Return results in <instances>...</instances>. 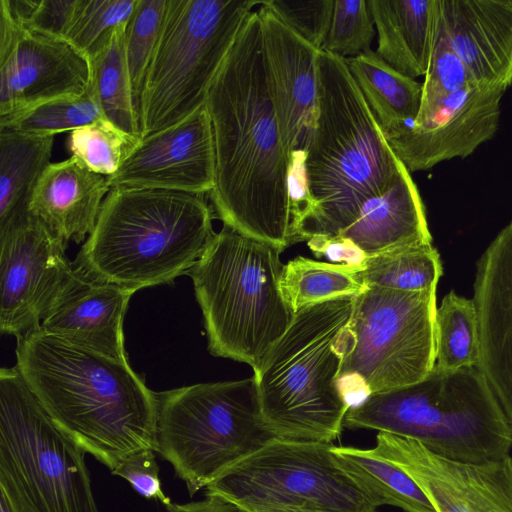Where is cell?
<instances>
[{"label":"cell","instance_id":"1","mask_svg":"<svg viewBox=\"0 0 512 512\" xmlns=\"http://www.w3.org/2000/svg\"><path fill=\"white\" fill-rule=\"evenodd\" d=\"M215 146L209 193L224 225L282 251L295 244L290 159L267 90L257 10L245 20L205 103Z\"/></svg>","mask_w":512,"mask_h":512},{"label":"cell","instance_id":"2","mask_svg":"<svg viewBox=\"0 0 512 512\" xmlns=\"http://www.w3.org/2000/svg\"><path fill=\"white\" fill-rule=\"evenodd\" d=\"M15 352V366L45 412L110 472L137 452H156V393L128 360L75 345L41 327L18 337Z\"/></svg>","mask_w":512,"mask_h":512},{"label":"cell","instance_id":"3","mask_svg":"<svg viewBox=\"0 0 512 512\" xmlns=\"http://www.w3.org/2000/svg\"><path fill=\"white\" fill-rule=\"evenodd\" d=\"M318 115L305 148L313 208L296 243L336 237L361 206L390 188L404 164L388 144L345 60L320 50Z\"/></svg>","mask_w":512,"mask_h":512},{"label":"cell","instance_id":"4","mask_svg":"<svg viewBox=\"0 0 512 512\" xmlns=\"http://www.w3.org/2000/svg\"><path fill=\"white\" fill-rule=\"evenodd\" d=\"M203 195L112 188L73 266L136 292L189 274L215 232Z\"/></svg>","mask_w":512,"mask_h":512},{"label":"cell","instance_id":"5","mask_svg":"<svg viewBox=\"0 0 512 512\" xmlns=\"http://www.w3.org/2000/svg\"><path fill=\"white\" fill-rule=\"evenodd\" d=\"M355 296L302 308L254 370L259 418L274 438L332 443L348 405L337 376Z\"/></svg>","mask_w":512,"mask_h":512},{"label":"cell","instance_id":"6","mask_svg":"<svg viewBox=\"0 0 512 512\" xmlns=\"http://www.w3.org/2000/svg\"><path fill=\"white\" fill-rule=\"evenodd\" d=\"M344 427L412 439L468 463L501 459L512 448L511 426L478 366L434 367L417 383L372 394L347 411Z\"/></svg>","mask_w":512,"mask_h":512},{"label":"cell","instance_id":"7","mask_svg":"<svg viewBox=\"0 0 512 512\" xmlns=\"http://www.w3.org/2000/svg\"><path fill=\"white\" fill-rule=\"evenodd\" d=\"M281 249L224 225L192 267L211 354L256 370L294 312L280 291Z\"/></svg>","mask_w":512,"mask_h":512},{"label":"cell","instance_id":"8","mask_svg":"<svg viewBox=\"0 0 512 512\" xmlns=\"http://www.w3.org/2000/svg\"><path fill=\"white\" fill-rule=\"evenodd\" d=\"M259 0H167L138 98L142 138L205 106L209 89Z\"/></svg>","mask_w":512,"mask_h":512},{"label":"cell","instance_id":"9","mask_svg":"<svg viewBox=\"0 0 512 512\" xmlns=\"http://www.w3.org/2000/svg\"><path fill=\"white\" fill-rule=\"evenodd\" d=\"M156 453L190 496L274 437L259 418L254 377L156 393Z\"/></svg>","mask_w":512,"mask_h":512},{"label":"cell","instance_id":"10","mask_svg":"<svg viewBox=\"0 0 512 512\" xmlns=\"http://www.w3.org/2000/svg\"><path fill=\"white\" fill-rule=\"evenodd\" d=\"M86 452L49 417L17 367L0 371V488L21 512H100Z\"/></svg>","mask_w":512,"mask_h":512},{"label":"cell","instance_id":"11","mask_svg":"<svg viewBox=\"0 0 512 512\" xmlns=\"http://www.w3.org/2000/svg\"><path fill=\"white\" fill-rule=\"evenodd\" d=\"M436 310V289L369 287L355 296L337 377H359L371 395L424 379L436 360Z\"/></svg>","mask_w":512,"mask_h":512},{"label":"cell","instance_id":"12","mask_svg":"<svg viewBox=\"0 0 512 512\" xmlns=\"http://www.w3.org/2000/svg\"><path fill=\"white\" fill-rule=\"evenodd\" d=\"M333 443L273 438L205 489L244 508L371 512L379 506L339 465Z\"/></svg>","mask_w":512,"mask_h":512},{"label":"cell","instance_id":"13","mask_svg":"<svg viewBox=\"0 0 512 512\" xmlns=\"http://www.w3.org/2000/svg\"><path fill=\"white\" fill-rule=\"evenodd\" d=\"M66 244L28 212L0 228L2 333L18 338L41 326L74 272Z\"/></svg>","mask_w":512,"mask_h":512},{"label":"cell","instance_id":"14","mask_svg":"<svg viewBox=\"0 0 512 512\" xmlns=\"http://www.w3.org/2000/svg\"><path fill=\"white\" fill-rule=\"evenodd\" d=\"M92 83L87 54L63 38L22 28L0 2V117L82 96Z\"/></svg>","mask_w":512,"mask_h":512},{"label":"cell","instance_id":"15","mask_svg":"<svg viewBox=\"0 0 512 512\" xmlns=\"http://www.w3.org/2000/svg\"><path fill=\"white\" fill-rule=\"evenodd\" d=\"M372 451L404 470L437 512H512V457L468 463L378 432Z\"/></svg>","mask_w":512,"mask_h":512},{"label":"cell","instance_id":"16","mask_svg":"<svg viewBox=\"0 0 512 512\" xmlns=\"http://www.w3.org/2000/svg\"><path fill=\"white\" fill-rule=\"evenodd\" d=\"M506 89L469 87L446 97L413 123L384 136L410 172L465 158L497 132Z\"/></svg>","mask_w":512,"mask_h":512},{"label":"cell","instance_id":"17","mask_svg":"<svg viewBox=\"0 0 512 512\" xmlns=\"http://www.w3.org/2000/svg\"><path fill=\"white\" fill-rule=\"evenodd\" d=\"M267 90L286 153L305 150L318 115L319 54L263 1L257 10Z\"/></svg>","mask_w":512,"mask_h":512},{"label":"cell","instance_id":"18","mask_svg":"<svg viewBox=\"0 0 512 512\" xmlns=\"http://www.w3.org/2000/svg\"><path fill=\"white\" fill-rule=\"evenodd\" d=\"M211 119L202 107L182 122L142 138L110 188L163 189L204 195L215 186Z\"/></svg>","mask_w":512,"mask_h":512},{"label":"cell","instance_id":"19","mask_svg":"<svg viewBox=\"0 0 512 512\" xmlns=\"http://www.w3.org/2000/svg\"><path fill=\"white\" fill-rule=\"evenodd\" d=\"M478 368L512 429V219L476 264L473 298Z\"/></svg>","mask_w":512,"mask_h":512},{"label":"cell","instance_id":"20","mask_svg":"<svg viewBox=\"0 0 512 512\" xmlns=\"http://www.w3.org/2000/svg\"><path fill=\"white\" fill-rule=\"evenodd\" d=\"M437 25L477 84L512 83V0H436Z\"/></svg>","mask_w":512,"mask_h":512},{"label":"cell","instance_id":"21","mask_svg":"<svg viewBox=\"0 0 512 512\" xmlns=\"http://www.w3.org/2000/svg\"><path fill=\"white\" fill-rule=\"evenodd\" d=\"M134 292L74 272L41 322V329L102 355L128 360L123 319Z\"/></svg>","mask_w":512,"mask_h":512},{"label":"cell","instance_id":"22","mask_svg":"<svg viewBox=\"0 0 512 512\" xmlns=\"http://www.w3.org/2000/svg\"><path fill=\"white\" fill-rule=\"evenodd\" d=\"M108 177L77 158L50 163L33 186L27 212L66 242H82L94 230L110 191Z\"/></svg>","mask_w":512,"mask_h":512},{"label":"cell","instance_id":"23","mask_svg":"<svg viewBox=\"0 0 512 512\" xmlns=\"http://www.w3.org/2000/svg\"><path fill=\"white\" fill-rule=\"evenodd\" d=\"M338 236L351 240L368 257L432 244L424 203L405 165L395 183L369 198Z\"/></svg>","mask_w":512,"mask_h":512},{"label":"cell","instance_id":"24","mask_svg":"<svg viewBox=\"0 0 512 512\" xmlns=\"http://www.w3.org/2000/svg\"><path fill=\"white\" fill-rule=\"evenodd\" d=\"M378 34L376 54L396 71L425 76L433 43L436 0H367Z\"/></svg>","mask_w":512,"mask_h":512},{"label":"cell","instance_id":"25","mask_svg":"<svg viewBox=\"0 0 512 512\" xmlns=\"http://www.w3.org/2000/svg\"><path fill=\"white\" fill-rule=\"evenodd\" d=\"M344 60L384 135L415 121L422 83L396 71L372 50Z\"/></svg>","mask_w":512,"mask_h":512},{"label":"cell","instance_id":"26","mask_svg":"<svg viewBox=\"0 0 512 512\" xmlns=\"http://www.w3.org/2000/svg\"><path fill=\"white\" fill-rule=\"evenodd\" d=\"M54 137L0 130V228L27 212L29 194L50 164Z\"/></svg>","mask_w":512,"mask_h":512},{"label":"cell","instance_id":"27","mask_svg":"<svg viewBox=\"0 0 512 512\" xmlns=\"http://www.w3.org/2000/svg\"><path fill=\"white\" fill-rule=\"evenodd\" d=\"M126 27L110 31L89 56L93 82L105 117L121 129L140 135L137 99L126 54Z\"/></svg>","mask_w":512,"mask_h":512},{"label":"cell","instance_id":"28","mask_svg":"<svg viewBox=\"0 0 512 512\" xmlns=\"http://www.w3.org/2000/svg\"><path fill=\"white\" fill-rule=\"evenodd\" d=\"M332 452L378 506H395L405 512H437L411 476L372 449L333 445Z\"/></svg>","mask_w":512,"mask_h":512},{"label":"cell","instance_id":"29","mask_svg":"<svg viewBox=\"0 0 512 512\" xmlns=\"http://www.w3.org/2000/svg\"><path fill=\"white\" fill-rule=\"evenodd\" d=\"M353 267L297 257L284 265L280 291L291 310L344 296H358L368 288Z\"/></svg>","mask_w":512,"mask_h":512},{"label":"cell","instance_id":"30","mask_svg":"<svg viewBox=\"0 0 512 512\" xmlns=\"http://www.w3.org/2000/svg\"><path fill=\"white\" fill-rule=\"evenodd\" d=\"M442 273L440 255L432 244L394 249L368 257L359 271L367 288L407 292L436 289Z\"/></svg>","mask_w":512,"mask_h":512},{"label":"cell","instance_id":"31","mask_svg":"<svg viewBox=\"0 0 512 512\" xmlns=\"http://www.w3.org/2000/svg\"><path fill=\"white\" fill-rule=\"evenodd\" d=\"M478 364V326L472 299L447 293L436 310L434 367L455 371Z\"/></svg>","mask_w":512,"mask_h":512},{"label":"cell","instance_id":"32","mask_svg":"<svg viewBox=\"0 0 512 512\" xmlns=\"http://www.w3.org/2000/svg\"><path fill=\"white\" fill-rule=\"evenodd\" d=\"M106 118L94 82L82 96L52 100L23 112L0 117V130L55 136Z\"/></svg>","mask_w":512,"mask_h":512},{"label":"cell","instance_id":"33","mask_svg":"<svg viewBox=\"0 0 512 512\" xmlns=\"http://www.w3.org/2000/svg\"><path fill=\"white\" fill-rule=\"evenodd\" d=\"M142 137L131 134L107 118L69 132L66 148L89 170L110 177L139 146Z\"/></svg>","mask_w":512,"mask_h":512},{"label":"cell","instance_id":"34","mask_svg":"<svg viewBox=\"0 0 512 512\" xmlns=\"http://www.w3.org/2000/svg\"><path fill=\"white\" fill-rule=\"evenodd\" d=\"M138 0H76L64 39L90 56L115 27L127 23Z\"/></svg>","mask_w":512,"mask_h":512},{"label":"cell","instance_id":"35","mask_svg":"<svg viewBox=\"0 0 512 512\" xmlns=\"http://www.w3.org/2000/svg\"><path fill=\"white\" fill-rule=\"evenodd\" d=\"M422 84V100L417 117L427 113L446 97L479 85L439 29L437 13L428 70Z\"/></svg>","mask_w":512,"mask_h":512},{"label":"cell","instance_id":"36","mask_svg":"<svg viewBox=\"0 0 512 512\" xmlns=\"http://www.w3.org/2000/svg\"><path fill=\"white\" fill-rule=\"evenodd\" d=\"M374 22L367 0H334L332 21L322 51L342 59L371 51Z\"/></svg>","mask_w":512,"mask_h":512},{"label":"cell","instance_id":"37","mask_svg":"<svg viewBox=\"0 0 512 512\" xmlns=\"http://www.w3.org/2000/svg\"><path fill=\"white\" fill-rule=\"evenodd\" d=\"M167 0H138L126 27V54L137 99L155 48Z\"/></svg>","mask_w":512,"mask_h":512},{"label":"cell","instance_id":"38","mask_svg":"<svg viewBox=\"0 0 512 512\" xmlns=\"http://www.w3.org/2000/svg\"><path fill=\"white\" fill-rule=\"evenodd\" d=\"M263 3L305 41L322 49L332 21L334 0H265Z\"/></svg>","mask_w":512,"mask_h":512},{"label":"cell","instance_id":"39","mask_svg":"<svg viewBox=\"0 0 512 512\" xmlns=\"http://www.w3.org/2000/svg\"><path fill=\"white\" fill-rule=\"evenodd\" d=\"M76 0H0L24 29L63 38Z\"/></svg>","mask_w":512,"mask_h":512},{"label":"cell","instance_id":"40","mask_svg":"<svg viewBox=\"0 0 512 512\" xmlns=\"http://www.w3.org/2000/svg\"><path fill=\"white\" fill-rule=\"evenodd\" d=\"M155 453L154 450L137 452L121 462L111 474L125 479L142 497L158 500L166 506L171 499L162 490Z\"/></svg>","mask_w":512,"mask_h":512},{"label":"cell","instance_id":"41","mask_svg":"<svg viewBox=\"0 0 512 512\" xmlns=\"http://www.w3.org/2000/svg\"><path fill=\"white\" fill-rule=\"evenodd\" d=\"M288 192L293 217L294 241L302 221L313 208L305 173V150L297 149L291 154L288 172Z\"/></svg>","mask_w":512,"mask_h":512},{"label":"cell","instance_id":"42","mask_svg":"<svg viewBox=\"0 0 512 512\" xmlns=\"http://www.w3.org/2000/svg\"><path fill=\"white\" fill-rule=\"evenodd\" d=\"M307 245L316 256H325L335 264L362 267L368 258L351 240L341 236L314 237Z\"/></svg>","mask_w":512,"mask_h":512},{"label":"cell","instance_id":"43","mask_svg":"<svg viewBox=\"0 0 512 512\" xmlns=\"http://www.w3.org/2000/svg\"><path fill=\"white\" fill-rule=\"evenodd\" d=\"M167 512H250L246 508L215 494H206L200 501L189 503H169Z\"/></svg>","mask_w":512,"mask_h":512},{"label":"cell","instance_id":"44","mask_svg":"<svg viewBox=\"0 0 512 512\" xmlns=\"http://www.w3.org/2000/svg\"><path fill=\"white\" fill-rule=\"evenodd\" d=\"M250 512H315L295 507L285 506H257L246 508Z\"/></svg>","mask_w":512,"mask_h":512},{"label":"cell","instance_id":"45","mask_svg":"<svg viewBox=\"0 0 512 512\" xmlns=\"http://www.w3.org/2000/svg\"><path fill=\"white\" fill-rule=\"evenodd\" d=\"M0 512H21L3 488H0Z\"/></svg>","mask_w":512,"mask_h":512},{"label":"cell","instance_id":"46","mask_svg":"<svg viewBox=\"0 0 512 512\" xmlns=\"http://www.w3.org/2000/svg\"><path fill=\"white\" fill-rule=\"evenodd\" d=\"M371 512H377V509H376V510H373V511H371Z\"/></svg>","mask_w":512,"mask_h":512}]
</instances>
